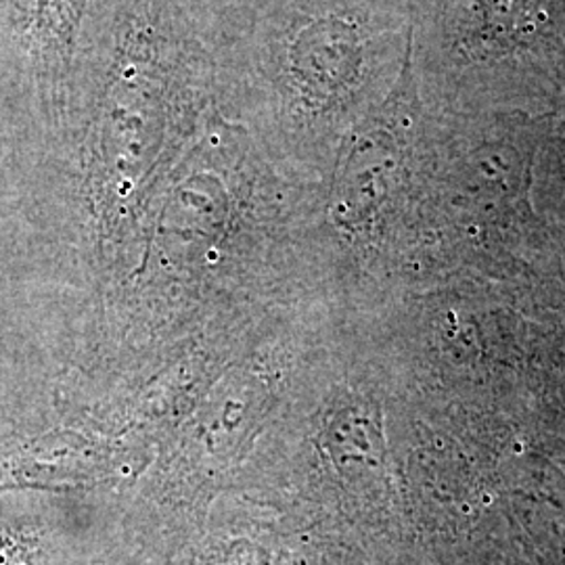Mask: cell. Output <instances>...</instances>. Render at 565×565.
<instances>
[{"label":"cell","instance_id":"6da1fadb","mask_svg":"<svg viewBox=\"0 0 565 565\" xmlns=\"http://www.w3.org/2000/svg\"><path fill=\"white\" fill-rule=\"evenodd\" d=\"M90 0H11L13 28L42 84V105L55 118L65 105L82 23Z\"/></svg>","mask_w":565,"mask_h":565},{"label":"cell","instance_id":"7a4b0ae2","mask_svg":"<svg viewBox=\"0 0 565 565\" xmlns=\"http://www.w3.org/2000/svg\"><path fill=\"white\" fill-rule=\"evenodd\" d=\"M559 0H480L471 39L480 51H503L532 39L548 23Z\"/></svg>","mask_w":565,"mask_h":565},{"label":"cell","instance_id":"3957f363","mask_svg":"<svg viewBox=\"0 0 565 565\" xmlns=\"http://www.w3.org/2000/svg\"><path fill=\"white\" fill-rule=\"evenodd\" d=\"M214 51L239 39L273 0H172Z\"/></svg>","mask_w":565,"mask_h":565},{"label":"cell","instance_id":"277c9868","mask_svg":"<svg viewBox=\"0 0 565 565\" xmlns=\"http://www.w3.org/2000/svg\"><path fill=\"white\" fill-rule=\"evenodd\" d=\"M0 565H32L30 548L20 536L0 532Z\"/></svg>","mask_w":565,"mask_h":565}]
</instances>
